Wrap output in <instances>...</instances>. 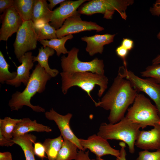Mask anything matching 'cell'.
Returning a JSON list of instances; mask_svg holds the SVG:
<instances>
[{
	"instance_id": "obj_28",
	"label": "cell",
	"mask_w": 160,
	"mask_h": 160,
	"mask_svg": "<svg viewBox=\"0 0 160 160\" xmlns=\"http://www.w3.org/2000/svg\"><path fill=\"white\" fill-rule=\"evenodd\" d=\"M8 64L1 51H0V82L4 84L7 81L14 79L16 77L17 72H10Z\"/></svg>"
},
{
	"instance_id": "obj_1",
	"label": "cell",
	"mask_w": 160,
	"mask_h": 160,
	"mask_svg": "<svg viewBox=\"0 0 160 160\" xmlns=\"http://www.w3.org/2000/svg\"><path fill=\"white\" fill-rule=\"evenodd\" d=\"M137 92L129 81L118 74L101 100L95 104L96 107L110 111L108 118L109 123H116L124 117L129 106L133 103Z\"/></svg>"
},
{
	"instance_id": "obj_26",
	"label": "cell",
	"mask_w": 160,
	"mask_h": 160,
	"mask_svg": "<svg viewBox=\"0 0 160 160\" xmlns=\"http://www.w3.org/2000/svg\"><path fill=\"white\" fill-rule=\"evenodd\" d=\"M78 148L74 143L64 139L56 160H74L76 157Z\"/></svg>"
},
{
	"instance_id": "obj_21",
	"label": "cell",
	"mask_w": 160,
	"mask_h": 160,
	"mask_svg": "<svg viewBox=\"0 0 160 160\" xmlns=\"http://www.w3.org/2000/svg\"><path fill=\"white\" fill-rule=\"evenodd\" d=\"M39 53L36 56H33V62L37 61L41 66L52 77L56 76L59 71L56 69L51 68L49 65L48 60L50 56H52L55 53V50L48 47H41L39 49Z\"/></svg>"
},
{
	"instance_id": "obj_42",
	"label": "cell",
	"mask_w": 160,
	"mask_h": 160,
	"mask_svg": "<svg viewBox=\"0 0 160 160\" xmlns=\"http://www.w3.org/2000/svg\"><path fill=\"white\" fill-rule=\"evenodd\" d=\"M96 159L97 160H105L104 159H102L101 157H100L97 156L96 158Z\"/></svg>"
},
{
	"instance_id": "obj_32",
	"label": "cell",
	"mask_w": 160,
	"mask_h": 160,
	"mask_svg": "<svg viewBox=\"0 0 160 160\" xmlns=\"http://www.w3.org/2000/svg\"><path fill=\"white\" fill-rule=\"evenodd\" d=\"M129 51L121 45L118 47L116 50V52L117 55L121 58L123 60L124 67L126 68H127L126 58Z\"/></svg>"
},
{
	"instance_id": "obj_36",
	"label": "cell",
	"mask_w": 160,
	"mask_h": 160,
	"mask_svg": "<svg viewBox=\"0 0 160 160\" xmlns=\"http://www.w3.org/2000/svg\"><path fill=\"white\" fill-rule=\"evenodd\" d=\"M150 11L153 15H160V0L156 1L153 7L150 8Z\"/></svg>"
},
{
	"instance_id": "obj_7",
	"label": "cell",
	"mask_w": 160,
	"mask_h": 160,
	"mask_svg": "<svg viewBox=\"0 0 160 160\" xmlns=\"http://www.w3.org/2000/svg\"><path fill=\"white\" fill-rule=\"evenodd\" d=\"M79 50L75 47L68 51L67 57L61 58V65L63 72L72 73L90 72L104 75V64L103 60L95 58L89 62H83L78 58Z\"/></svg>"
},
{
	"instance_id": "obj_22",
	"label": "cell",
	"mask_w": 160,
	"mask_h": 160,
	"mask_svg": "<svg viewBox=\"0 0 160 160\" xmlns=\"http://www.w3.org/2000/svg\"><path fill=\"white\" fill-rule=\"evenodd\" d=\"M63 141L64 139L61 135L54 138H47L44 140L43 144L48 160H56Z\"/></svg>"
},
{
	"instance_id": "obj_11",
	"label": "cell",
	"mask_w": 160,
	"mask_h": 160,
	"mask_svg": "<svg viewBox=\"0 0 160 160\" xmlns=\"http://www.w3.org/2000/svg\"><path fill=\"white\" fill-rule=\"evenodd\" d=\"M79 142L85 150L88 149L97 157L110 155L117 158L120 155L119 150L112 147L107 140L97 134L91 135L87 139H79Z\"/></svg>"
},
{
	"instance_id": "obj_10",
	"label": "cell",
	"mask_w": 160,
	"mask_h": 160,
	"mask_svg": "<svg viewBox=\"0 0 160 160\" xmlns=\"http://www.w3.org/2000/svg\"><path fill=\"white\" fill-rule=\"evenodd\" d=\"M80 14L78 12L65 21L61 27L56 30L57 38L84 31L95 30L98 32L104 30L103 28L95 23L82 20Z\"/></svg>"
},
{
	"instance_id": "obj_20",
	"label": "cell",
	"mask_w": 160,
	"mask_h": 160,
	"mask_svg": "<svg viewBox=\"0 0 160 160\" xmlns=\"http://www.w3.org/2000/svg\"><path fill=\"white\" fill-rule=\"evenodd\" d=\"M52 12L46 0H35L31 20L34 24L40 22L49 23Z\"/></svg>"
},
{
	"instance_id": "obj_41",
	"label": "cell",
	"mask_w": 160,
	"mask_h": 160,
	"mask_svg": "<svg viewBox=\"0 0 160 160\" xmlns=\"http://www.w3.org/2000/svg\"><path fill=\"white\" fill-rule=\"evenodd\" d=\"M160 63V54L156 56L152 61V64Z\"/></svg>"
},
{
	"instance_id": "obj_3",
	"label": "cell",
	"mask_w": 160,
	"mask_h": 160,
	"mask_svg": "<svg viewBox=\"0 0 160 160\" xmlns=\"http://www.w3.org/2000/svg\"><path fill=\"white\" fill-rule=\"evenodd\" d=\"M140 126L133 122L125 116L114 124L103 123L97 135L107 140H121L128 146L129 152H135V143L140 131Z\"/></svg>"
},
{
	"instance_id": "obj_23",
	"label": "cell",
	"mask_w": 160,
	"mask_h": 160,
	"mask_svg": "<svg viewBox=\"0 0 160 160\" xmlns=\"http://www.w3.org/2000/svg\"><path fill=\"white\" fill-rule=\"evenodd\" d=\"M35 0H14L13 7L23 21L31 20Z\"/></svg>"
},
{
	"instance_id": "obj_12",
	"label": "cell",
	"mask_w": 160,
	"mask_h": 160,
	"mask_svg": "<svg viewBox=\"0 0 160 160\" xmlns=\"http://www.w3.org/2000/svg\"><path fill=\"white\" fill-rule=\"evenodd\" d=\"M45 116L48 120L55 122L60 131V135L64 139L74 143L79 150L85 151L81 146L79 139L76 136L71 129L70 122L72 116V114L68 113L65 115H62L52 108L45 113Z\"/></svg>"
},
{
	"instance_id": "obj_29",
	"label": "cell",
	"mask_w": 160,
	"mask_h": 160,
	"mask_svg": "<svg viewBox=\"0 0 160 160\" xmlns=\"http://www.w3.org/2000/svg\"><path fill=\"white\" fill-rule=\"evenodd\" d=\"M140 73L142 76L151 78L160 84V63L148 66Z\"/></svg>"
},
{
	"instance_id": "obj_14",
	"label": "cell",
	"mask_w": 160,
	"mask_h": 160,
	"mask_svg": "<svg viewBox=\"0 0 160 160\" xmlns=\"http://www.w3.org/2000/svg\"><path fill=\"white\" fill-rule=\"evenodd\" d=\"M1 15L0 40L7 41L12 34L17 32L23 20L13 7L7 9Z\"/></svg>"
},
{
	"instance_id": "obj_30",
	"label": "cell",
	"mask_w": 160,
	"mask_h": 160,
	"mask_svg": "<svg viewBox=\"0 0 160 160\" xmlns=\"http://www.w3.org/2000/svg\"><path fill=\"white\" fill-rule=\"evenodd\" d=\"M136 160H160V149L152 152L147 150L140 151Z\"/></svg>"
},
{
	"instance_id": "obj_37",
	"label": "cell",
	"mask_w": 160,
	"mask_h": 160,
	"mask_svg": "<svg viewBox=\"0 0 160 160\" xmlns=\"http://www.w3.org/2000/svg\"><path fill=\"white\" fill-rule=\"evenodd\" d=\"M119 144L121 147L120 154L119 157L116 158V160H127L126 158L127 153L125 149L126 144L123 142H121Z\"/></svg>"
},
{
	"instance_id": "obj_19",
	"label": "cell",
	"mask_w": 160,
	"mask_h": 160,
	"mask_svg": "<svg viewBox=\"0 0 160 160\" xmlns=\"http://www.w3.org/2000/svg\"><path fill=\"white\" fill-rule=\"evenodd\" d=\"M35 135L26 133L23 135L13 137L12 140L19 145L23 151L26 160H36L33 144L36 141Z\"/></svg>"
},
{
	"instance_id": "obj_17",
	"label": "cell",
	"mask_w": 160,
	"mask_h": 160,
	"mask_svg": "<svg viewBox=\"0 0 160 160\" xmlns=\"http://www.w3.org/2000/svg\"><path fill=\"white\" fill-rule=\"evenodd\" d=\"M115 34H95L92 36H85L81 40L87 43L86 50L90 56L97 53L102 54L104 46L113 42Z\"/></svg>"
},
{
	"instance_id": "obj_34",
	"label": "cell",
	"mask_w": 160,
	"mask_h": 160,
	"mask_svg": "<svg viewBox=\"0 0 160 160\" xmlns=\"http://www.w3.org/2000/svg\"><path fill=\"white\" fill-rule=\"evenodd\" d=\"M74 160H97L96 159H91L89 155V151H87L79 150L76 158Z\"/></svg>"
},
{
	"instance_id": "obj_2",
	"label": "cell",
	"mask_w": 160,
	"mask_h": 160,
	"mask_svg": "<svg viewBox=\"0 0 160 160\" xmlns=\"http://www.w3.org/2000/svg\"><path fill=\"white\" fill-rule=\"evenodd\" d=\"M30 75L25 88L21 92L17 91L12 95L9 105L12 110L18 111L24 106H26L34 111L44 112V108L32 105L30 101L36 93H41L44 91L47 81L52 77L38 63Z\"/></svg>"
},
{
	"instance_id": "obj_18",
	"label": "cell",
	"mask_w": 160,
	"mask_h": 160,
	"mask_svg": "<svg viewBox=\"0 0 160 160\" xmlns=\"http://www.w3.org/2000/svg\"><path fill=\"white\" fill-rule=\"evenodd\" d=\"M52 131L50 127L39 123L35 120H32L28 118H24L16 125L12 135L14 137L28 133L30 132L49 133Z\"/></svg>"
},
{
	"instance_id": "obj_40",
	"label": "cell",
	"mask_w": 160,
	"mask_h": 160,
	"mask_svg": "<svg viewBox=\"0 0 160 160\" xmlns=\"http://www.w3.org/2000/svg\"><path fill=\"white\" fill-rule=\"evenodd\" d=\"M65 0H48L49 4H48L50 10L52 11L53 8L58 4H60L65 1Z\"/></svg>"
},
{
	"instance_id": "obj_8",
	"label": "cell",
	"mask_w": 160,
	"mask_h": 160,
	"mask_svg": "<svg viewBox=\"0 0 160 160\" xmlns=\"http://www.w3.org/2000/svg\"><path fill=\"white\" fill-rule=\"evenodd\" d=\"M118 74L129 81L137 91L144 92L153 101L160 117V84L151 78H141L124 66L119 68Z\"/></svg>"
},
{
	"instance_id": "obj_16",
	"label": "cell",
	"mask_w": 160,
	"mask_h": 160,
	"mask_svg": "<svg viewBox=\"0 0 160 160\" xmlns=\"http://www.w3.org/2000/svg\"><path fill=\"white\" fill-rule=\"evenodd\" d=\"M33 57L32 53L28 52L18 59L21 64L17 67L16 77L12 80L7 81L6 83L16 87H19L21 83L26 86L30 78V71L33 66Z\"/></svg>"
},
{
	"instance_id": "obj_9",
	"label": "cell",
	"mask_w": 160,
	"mask_h": 160,
	"mask_svg": "<svg viewBox=\"0 0 160 160\" xmlns=\"http://www.w3.org/2000/svg\"><path fill=\"white\" fill-rule=\"evenodd\" d=\"M37 41L33 23L31 20L23 21L17 32L13 44L16 58L18 60L28 51L35 49Z\"/></svg>"
},
{
	"instance_id": "obj_27",
	"label": "cell",
	"mask_w": 160,
	"mask_h": 160,
	"mask_svg": "<svg viewBox=\"0 0 160 160\" xmlns=\"http://www.w3.org/2000/svg\"><path fill=\"white\" fill-rule=\"evenodd\" d=\"M21 119H12L8 117L0 119V132L6 137L12 139V134L14 129Z\"/></svg>"
},
{
	"instance_id": "obj_31",
	"label": "cell",
	"mask_w": 160,
	"mask_h": 160,
	"mask_svg": "<svg viewBox=\"0 0 160 160\" xmlns=\"http://www.w3.org/2000/svg\"><path fill=\"white\" fill-rule=\"evenodd\" d=\"M34 151L35 154L39 157L42 159L46 157L45 148L41 143L38 142L34 143Z\"/></svg>"
},
{
	"instance_id": "obj_35",
	"label": "cell",
	"mask_w": 160,
	"mask_h": 160,
	"mask_svg": "<svg viewBox=\"0 0 160 160\" xmlns=\"http://www.w3.org/2000/svg\"><path fill=\"white\" fill-rule=\"evenodd\" d=\"M15 144L12 139H8L0 132V145L1 146H11Z\"/></svg>"
},
{
	"instance_id": "obj_15",
	"label": "cell",
	"mask_w": 160,
	"mask_h": 160,
	"mask_svg": "<svg viewBox=\"0 0 160 160\" xmlns=\"http://www.w3.org/2000/svg\"><path fill=\"white\" fill-rule=\"evenodd\" d=\"M148 131H140L135 143L137 147L144 150L160 149V122Z\"/></svg>"
},
{
	"instance_id": "obj_4",
	"label": "cell",
	"mask_w": 160,
	"mask_h": 160,
	"mask_svg": "<svg viewBox=\"0 0 160 160\" xmlns=\"http://www.w3.org/2000/svg\"><path fill=\"white\" fill-rule=\"evenodd\" d=\"M62 82V90L63 94H66L68 89L76 86L86 92L94 103L96 102L92 97L91 92L96 85L100 87L97 95L101 97L108 87V79L104 75L90 72L60 73Z\"/></svg>"
},
{
	"instance_id": "obj_25",
	"label": "cell",
	"mask_w": 160,
	"mask_h": 160,
	"mask_svg": "<svg viewBox=\"0 0 160 160\" xmlns=\"http://www.w3.org/2000/svg\"><path fill=\"white\" fill-rule=\"evenodd\" d=\"M34 25L38 41L57 39L56 30L49 23L40 22Z\"/></svg>"
},
{
	"instance_id": "obj_13",
	"label": "cell",
	"mask_w": 160,
	"mask_h": 160,
	"mask_svg": "<svg viewBox=\"0 0 160 160\" xmlns=\"http://www.w3.org/2000/svg\"><path fill=\"white\" fill-rule=\"evenodd\" d=\"M87 0H65L52 11L50 25L56 30L62 26L65 21L78 12L77 9Z\"/></svg>"
},
{
	"instance_id": "obj_39",
	"label": "cell",
	"mask_w": 160,
	"mask_h": 160,
	"mask_svg": "<svg viewBox=\"0 0 160 160\" xmlns=\"http://www.w3.org/2000/svg\"><path fill=\"white\" fill-rule=\"evenodd\" d=\"M11 153L8 151L0 152V160H12Z\"/></svg>"
},
{
	"instance_id": "obj_6",
	"label": "cell",
	"mask_w": 160,
	"mask_h": 160,
	"mask_svg": "<svg viewBox=\"0 0 160 160\" xmlns=\"http://www.w3.org/2000/svg\"><path fill=\"white\" fill-rule=\"evenodd\" d=\"M133 3L132 0H92L82 5L78 12L80 14L87 15L101 13L103 15L104 18L110 19L116 11L123 19L126 20L127 7Z\"/></svg>"
},
{
	"instance_id": "obj_33",
	"label": "cell",
	"mask_w": 160,
	"mask_h": 160,
	"mask_svg": "<svg viewBox=\"0 0 160 160\" xmlns=\"http://www.w3.org/2000/svg\"><path fill=\"white\" fill-rule=\"evenodd\" d=\"M14 0H0V13L4 12L7 9L13 7Z\"/></svg>"
},
{
	"instance_id": "obj_38",
	"label": "cell",
	"mask_w": 160,
	"mask_h": 160,
	"mask_svg": "<svg viewBox=\"0 0 160 160\" xmlns=\"http://www.w3.org/2000/svg\"><path fill=\"white\" fill-rule=\"evenodd\" d=\"M121 45L129 51L133 48V41L132 40L129 39L123 38L121 42Z\"/></svg>"
},
{
	"instance_id": "obj_24",
	"label": "cell",
	"mask_w": 160,
	"mask_h": 160,
	"mask_svg": "<svg viewBox=\"0 0 160 160\" xmlns=\"http://www.w3.org/2000/svg\"><path fill=\"white\" fill-rule=\"evenodd\" d=\"M73 38L72 34L64 36L60 38L53 39L49 40H43L39 41L44 47H48L53 49L56 52L57 56L62 54H68V51L65 48V45L66 41Z\"/></svg>"
},
{
	"instance_id": "obj_5",
	"label": "cell",
	"mask_w": 160,
	"mask_h": 160,
	"mask_svg": "<svg viewBox=\"0 0 160 160\" xmlns=\"http://www.w3.org/2000/svg\"><path fill=\"white\" fill-rule=\"evenodd\" d=\"M127 110L125 116L142 129L148 126L154 127L160 122L156 107L143 94H137L132 105Z\"/></svg>"
}]
</instances>
